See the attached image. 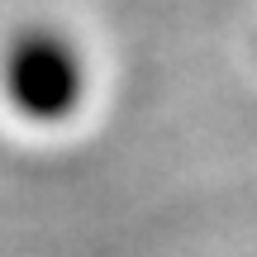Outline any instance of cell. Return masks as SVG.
Returning a JSON list of instances; mask_svg holds the SVG:
<instances>
[{"label":"cell","mask_w":257,"mask_h":257,"mask_svg":"<svg viewBox=\"0 0 257 257\" xmlns=\"http://www.w3.org/2000/svg\"><path fill=\"white\" fill-rule=\"evenodd\" d=\"M5 100L34 124H57L86 100V62L81 48L62 29H24L5 48L0 62Z\"/></svg>","instance_id":"6da1fadb"}]
</instances>
